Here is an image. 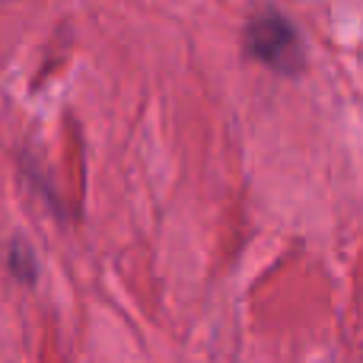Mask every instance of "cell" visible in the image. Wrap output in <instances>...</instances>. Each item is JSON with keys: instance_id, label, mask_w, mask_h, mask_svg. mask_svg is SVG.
I'll return each instance as SVG.
<instances>
[{"instance_id": "1", "label": "cell", "mask_w": 363, "mask_h": 363, "mask_svg": "<svg viewBox=\"0 0 363 363\" xmlns=\"http://www.w3.org/2000/svg\"><path fill=\"white\" fill-rule=\"evenodd\" d=\"M245 51L258 64H264V67L284 77H296L306 67V45H303L300 29L277 10H262L249 19Z\"/></svg>"}, {"instance_id": "2", "label": "cell", "mask_w": 363, "mask_h": 363, "mask_svg": "<svg viewBox=\"0 0 363 363\" xmlns=\"http://www.w3.org/2000/svg\"><path fill=\"white\" fill-rule=\"evenodd\" d=\"M6 268H10V274L16 277V281L32 284V281H35V274H38L35 252H32L23 239H13L10 249H6Z\"/></svg>"}]
</instances>
